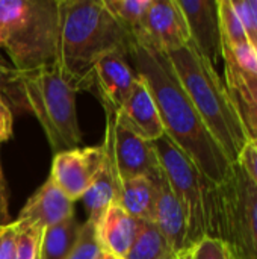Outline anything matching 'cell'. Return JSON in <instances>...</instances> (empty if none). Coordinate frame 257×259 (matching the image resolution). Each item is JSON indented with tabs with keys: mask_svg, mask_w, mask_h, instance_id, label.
<instances>
[{
	"mask_svg": "<svg viewBox=\"0 0 257 259\" xmlns=\"http://www.w3.org/2000/svg\"><path fill=\"white\" fill-rule=\"evenodd\" d=\"M129 58L156 103L165 135L203 176L220 185L232 164L203 123L168 55L148 44L135 42Z\"/></svg>",
	"mask_w": 257,
	"mask_h": 259,
	"instance_id": "obj_1",
	"label": "cell"
},
{
	"mask_svg": "<svg viewBox=\"0 0 257 259\" xmlns=\"http://www.w3.org/2000/svg\"><path fill=\"white\" fill-rule=\"evenodd\" d=\"M133 35L106 9L103 0H59L58 70L77 91H92L94 67L109 53L130 56Z\"/></svg>",
	"mask_w": 257,
	"mask_h": 259,
	"instance_id": "obj_2",
	"label": "cell"
},
{
	"mask_svg": "<svg viewBox=\"0 0 257 259\" xmlns=\"http://www.w3.org/2000/svg\"><path fill=\"white\" fill-rule=\"evenodd\" d=\"M167 55L203 123L230 164H235L248 137L224 79L191 41L185 47Z\"/></svg>",
	"mask_w": 257,
	"mask_h": 259,
	"instance_id": "obj_3",
	"label": "cell"
},
{
	"mask_svg": "<svg viewBox=\"0 0 257 259\" xmlns=\"http://www.w3.org/2000/svg\"><path fill=\"white\" fill-rule=\"evenodd\" d=\"M0 23L20 77L58 67L59 0H0Z\"/></svg>",
	"mask_w": 257,
	"mask_h": 259,
	"instance_id": "obj_4",
	"label": "cell"
},
{
	"mask_svg": "<svg viewBox=\"0 0 257 259\" xmlns=\"http://www.w3.org/2000/svg\"><path fill=\"white\" fill-rule=\"evenodd\" d=\"M153 146L165 178L183 208L189 246L204 237L220 238L218 185L203 176L167 135L153 141Z\"/></svg>",
	"mask_w": 257,
	"mask_h": 259,
	"instance_id": "obj_5",
	"label": "cell"
},
{
	"mask_svg": "<svg viewBox=\"0 0 257 259\" xmlns=\"http://www.w3.org/2000/svg\"><path fill=\"white\" fill-rule=\"evenodd\" d=\"M18 90L21 108L35 115L55 153L80 146L82 131L76 109L77 93L62 77L58 67L20 77Z\"/></svg>",
	"mask_w": 257,
	"mask_h": 259,
	"instance_id": "obj_6",
	"label": "cell"
},
{
	"mask_svg": "<svg viewBox=\"0 0 257 259\" xmlns=\"http://www.w3.org/2000/svg\"><path fill=\"white\" fill-rule=\"evenodd\" d=\"M220 238L233 259H257V188L235 162L218 185Z\"/></svg>",
	"mask_w": 257,
	"mask_h": 259,
	"instance_id": "obj_7",
	"label": "cell"
},
{
	"mask_svg": "<svg viewBox=\"0 0 257 259\" xmlns=\"http://www.w3.org/2000/svg\"><path fill=\"white\" fill-rule=\"evenodd\" d=\"M105 115L106 129L101 146L117 184L135 178L153 179L162 170L153 143L120 123L117 112L105 111Z\"/></svg>",
	"mask_w": 257,
	"mask_h": 259,
	"instance_id": "obj_8",
	"label": "cell"
},
{
	"mask_svg": "<svg viewBox=\"0 0 257 259\" xmlns=\"http://www.w3.org/2000/svg\"><path fill=\"white\" fill-rule=\"evenodd\" d=\"M105 161L103 146L76 147L55 153L50 176L73 202L83 197Z\"/></svg>",
	"mask_w": 257,
	"mask_h": 259,
	"instance_id": "obj_9",
	"label": "cell"
},
{
	"mask_svg": "<svg viewBox=\"0 0 257 259\" xmlns=\"http://www.w3.org/2000/svg\"><path fill=\"white\" fill-rule=\"evenodd\" d=\"M189 41V29L177 0H151L142 23V32L135 42L171 53L185 47Z\"/></svg>",
	"mask_w": 257,
	"mask_h": 259,
	"instance_id": "obj_10",
	"label": "cell"
},
{
	"mask_svg": "<svg viewBox=\"0 0 257 259\" xmlns=\"http://www.w3.org/2000/svg\"><path fill=\"white\" fill-rule=\"evenodd\" d=\"M136 73L121 53H109L98 59L94 67V94L105 111L118 112L130 96L136 82Z\"/></svg>",
	"mask_w": 257,
	"mask_h": 259,
	"instance_id": "obj_11",
	"label": "cell"
},
{
	"mask_svg": "<svg viewBox=\"0 0 257 259\" xmlns=\"http://www.w3.org/2000/svg\"><path fill=\"white\" fill-rule=\"evenodd\" d=\"M177 3L185 15L191 42L215 65L223 49L218 0H177Z\"/></svg>",
	"mask_w": 257,
	"mask_h": 259,
	"instance_id": "obj_12",
	"label": "cell"
},
{
	"mask_svg": "<svg viewBox=\"0 0 257 259\" xmlns=\"http://www.w3.org/2000/svg\"><path fill=\"white\" fill-rule=\"evenodd\" d=\"M156 187V205L153 223L159 228L162 235L176 253H180L192 246L188 240V225L183 208L170 187L164 170L153 178Z\"/></svg>",
	"mask_w": 257,
	"mask_h": 259,
	"instance_id": "obj_13",
	"label": "cell"
},
{
	"mask_svg": "<svg viewBox=\"0 0 257 259\" xmlns=\"http://www.w3.org/2000/svg\"><path fill=\"white\" fill-rule=\"evenodd\" d=\"M71 217H74V202L62 193L52 178H48L26 202L17 220L47 229Z\"/></svg>",
	"mask_w": 257,
	"mask_h": 259,
	"instance_id": "obj_14",
	"label": "cell"
},
{
	"mask_svg": "<svg viewBox=\"0 0 257 259\" xmlns=\"http://www.w3.org/2000/svg\"><path fill=\"white\" fill-rule=\"evenodd\" d=\"M117 118L127 129L150 143L165 135L156 103L139 76L136 77L130 96L117 112Z\"/></svg>",
	"mask_w": 257,
	"mask_h": 259,
	"instance_id": "obj_15",
	"label": "cell"
},
{
	"mask_svg": "<svg viewBox=\"0 0 257 259\" xmlns=\"http://www.w3.org/2000/svg\"><path fill=\"white\" fill-rule=\"evenodd\" d=\"M144 222L127 214L120 205H112L97 225V237L103 250L114 258L124 259L138 238Z\"/></svg>",
	"mask_w": 257,
	"mask_h": 259,
	"instance_id": "obj_16",
	"label": "cell"
},
{
	"mask_svg": "<svg viewBox=\"0 0 257 259\" xmlns=\"http://www.w3.org/2000/svg\"><path fill=\"white\" fill-rule=\"evenodd\" d=\"M224 82L235 103L248 140L257 141V74L238 68L224 59Z\"/></svg>",
	"mask_w": 257,
	"mask_h": 259,
	"instance_id": "obj_17",
	"label": "cell"
},
{
	"mask_svg": "<svg viewBox=\"0 0 257 259\" xmlns=\"http://www.w3.org/2000/svg\"><path fill=\"white\" fill-rule=\"evenodd\" d=\"M127 214L141 220H155V205H156V187L150 178H135L124 181L118 185V202Z\"/></svg>",
	"mask_w": 257,
	"mask_h": 259,
	"instance_id": "obj_18",
	"label": "cell"
},
{
	"mask_svg": "<svg viewBox=\"0 0 257 259\" xmlns=\"http://www.w3.org/2000/svg\"><path fill=\"white\" fill-rule=\"evenodd\" d=\"M82 200L85 203V208L88 209V222L95 225V228L103 219V215L106 214V211L112 205H117L118 184L114 178V173L109 167L106 156H105L100 171L91 182Z\"/></svg>",
	"mask_w": 257,
	"mask_h": 259,
	"instance_id": "obj_19",
	"label": "cell"
},
{
	"mask_svg": "<svg viewBox=\"0 0 257 259\" xmlns=\"http://www.w3.org/2000/svg\"><path fill=\"white\" fill-rule=\"evenodd\" d=\"M80 226L82 225L76 220V217H71L62 223L44 229L39 259H67L77 241Z\"/></svg>",
	"mask_w": 257,
	"mask_h": 259,
	"instance_id": "obj_20",
	"label": "cell"
},
{
	"mask_svg": "<svg viewBox=\"0 0 257 259\" xmlns=\"http://www.w3.org/2000/svg\"><path fill=\"white\" fill-rule=\"evenodd\" d=\"M176 255L159 228L151 222H144L138 238L124 259H174Z\"/></svg>",
	"mask_w": 257,
	"mask_h": 259,
	"instance_id": "obj_21",
	"label": "cell"
},
{
	"mask_svg": "<svg viewBox=\"0 0 257 259\" xmlns=\"http://www.w3.org/2000/svg\"><path fill=\"white\" fill-rule=\"evenodd\" d=\"M103 3L112 17L126 27L135 39L141 35L142 23L151 0H103Z\"/></svg>",
	"mask_w": 257,
	"mask_h": 259,
	"instance_id": "obj_22",
	"label": "cell"
},
{
	"mask_svg": "<svg viewBox=\"0 0 257 259\" xmlns=\"http://www.w3.org/2000/svg\"><path fill=\"white\" fill-rule=\"evenodd\" d=\"M218 18L223 44L233 47L248 42L242 23L232 5V0H218Z\"/></svg>",
	"mask_w": 257,
	"mask_h": 259,
	"instance_id": "obj_23",
	"label": "cell"
},
{
	"mask_svg": "<svg viewBox=\"0 0 257 259\" xmlns=\"http://www.w3.org/2000/svg\"><path fill=\"white\" fill-rule=\"evenodd\" d=\"M42 231L44 229L38 226L18 222V238L14 259H39Z\"/></svg>",
	"mask_w": 257,
	"mask_h": 259,
	"instance_id": "obj_24",
	"label": "cell"
},
{
	"mask_svg": "<svg viewBox=\"0 0 257 259\" xmlns=\"http://www.w3.org/2000/svg\"><path fill=\"white\" fill-rule=\"evenodd\" d=\"M101 246L97 237V228L91 222H85L80 226L77 241L67 259H95Z\"/></svg>",
	"mask_w": 257,
	"mask_h": 259,
	"instance_id": "obj_25",
	"label": "cell"
},
{
	"mask_svg": "<svg viewBox=\"0 0 257 259\" xmlns=\"http://www.w3.org/2000/svg\"><path fill=\"white\" fill-rule=\"evenodd\" d=\"M232 5L242 23L248 42L256 49L257 47V0H241L233 2Z\"/></svg>",
	"mask_w": 257,
	"mask_h": 259,
	"instance_id": "obj_26",
	"label": "cell"
},
{
	"mask_svg": "<svg viewBox=\"0 0 257 259\" xmlns=\"http://www.w3.org/2000/svg\"><path fill=\"white\" fill-rule=\"evenodd\" d=\"M192 259H233V256L223 240L204 237L192 246Z\"/></svg>",
	"mask_w": 257,
	"mask_h": 259,
	"instance_id": "obj_27",
	"label": "cell"
},
{
	"mask_svg": "<svg viewBox=\"0 0 257 259\" xmlns=\"http://www.w3.org/2000/svg\"><path fill=\"white\" fill-rule=\"evenodd\" d=\"M18 238V222L0 226V259H14Z\"/></svg>",
	"mask_w": 257,
	"mask_h": 259,
	"instance_id": "obj_28",
	"label": "cell"
},
{
	"mask_svg": "<svg viewBox=\"0 0 257 259\" xmlns=\"http://www.w3.org/2000/svg\"><path fill=\"white\" fill-rule=\"evenodd\" d=\"M242 170L247 173V176L251 179V182L257 188V141L256 140H248L245 146L242 147L239 158L236 161Z\"/></svg>",
	"mask_w": 257,
	"mask_h": 259,
	"instance_id": "obj_29",
	"label": "cell"
},
{
	"mask_svg": "<svg viewBox=\"0 0 257 259\" xmlns=\"http://www.w3.org/2000/svg\"><path fill=\"white\" fill-rule=\"evenodd\" d=\"M12 112L0 91V146L12 137Z\"/></svg>",
	"mask_w": 257,
	"mask_h": 259,
	"instance_id": "obj_30",
	"label": "cell"
},
{
	"mask_svg": "<svg viewBox=\"0 0 257 259\" xmlns=\"http://www.w3.org/2000/svg\"><path fill=\"white\" fill-rule=\"evenodd\" d=\"M11 214H9V191H8V184L0 165V226L9 225Z\"/></svg>",
	"mask_w": 257,
	"mask_h": 259,
	"instance_id": "obj_31",
	"label": "cell"
},
{
	"mask_svg": "<svg viewBox=\"0 0 257 259\" xmlns=\"http://www.w3.org/2000/svg\"><path fill=\"white\" fill-rule=\"evenodd\" d=\"M174 259H192V247H189V249H186V250L177 253V255L174 256Z\"/></svg>",
	"mask_w": 257,
	"mask_h": 259,
	"instance_id": "obj_32",
	"label": "cell"
},
{
	"mask_svg": "<svg viewBox=\"0 0 257 259\" xmlns=\"http://www.w3.org/2000/svg\"><path fill=\"white\" fill-rule=\"evenodd\" d=\"M95 259H115V258H114L111 253H108L106 250H103V249H101V250H100V253L97 255V258Z\"/></svg>",
	"mask_w": 257,
	"mask_h": 259,
	"instance_id": "obj_33",
	"label": "cell"
},
{
	"mask_svg": "<svg viewBox=\"0 0 257 259\" xmlns=\"http://www.w3.org/2000/svg\"><path fill=\"white\" fill-rule=\"evenodd\" d=\"M254 50H256V53H257V47H256V49H254Z\"/></svg>",
	"mask_w": 257,
	"mask_h": 259,
	"instance_id": "obj_34",
	"label": "cell"
},
{
	"mask_svg": "<svg viewBox=\"0 0 257 259\" xmlns=\"http://www.w3.org/2000/svg\"><path fill=\"white\" fill-rule=\"evenodd\" d=\"M115 259H118V258H115Z\"/></svg>",
	"mask_w": 257,
	"mask_h": 259,
	"instance_id": "obj_35",
	"label": "cell"
}]
</instances>
